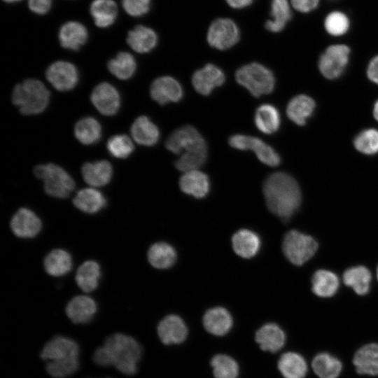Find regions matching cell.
<instances>
[{"mask_svg": "<svg viewBox=\"0 0 378 378\" xmlns=\"http://www.w3.org/2000/svg\"><path fill=\"white\" fill-rule=\"evenodd\" d=\"M41 358L47 361L46 371L54 378H65L79 367V346L72 339L57 335L46 343Z\"/></svg>", "mask_w": 378, "mask_h": 378, "instance_id": "2", "label": "cell"}, {"mask_svg": "<svg viewBox=\"0 0 378 378\" xmlns=\"http://www.w3.org/2000/svg\"><path fill=\"white\" fill-rule=\"evenodd\" d=\"M148 259L153 267L157 269H167L174 264L176 253L170 244L158 242L150 247Z\"/></svg>", "mask_w": 378, "mask_h": 378, "instance_id": "35", "label": "cell"}, {"mask_svg": "<svg viewBox=\"0 0 378 378\" xmlns=\"http://www.w3.org/2000/svg\"><path fill=\"white\" fill-rule=\"evenodd\" d=\"M315 108L314 101L307 95L299 94L288 102L286 113L288 118L298 125H304Z\"/></svg>", "mask_w": 378, "mask_h": 378, "instance_id": "30", "label": "cell"}, {"mask_svg": "<svg viewBox=\"0 0 378 378\" xmlns=\"http://www.w3.org/2000/svg\"><path fill=\"white\" fill-rule=\"evenodd\" d=\"M90 12L98 27L106 28L115 22L118 6L113 0H94L90 4Z\"/></svg>", "mask_w": 378, "mask_h": 378, "instance_id": "29", "label": "cell"}, {"mask_svg": "<svg viewBox=\"0 0 378 378\" xmlns=\"http://www.w3.org/2000/svg\"><path fill=\"white\" fill-rule=\"evenodd\" d=\"M52 0H28V6L31 12L37 15H45L49 12Z\"/></svg>", "mask_w": 378, "mask_h": 378, "instance_id": "48", "label": "cell"}, {"mask_svg": "<svg viewBox=\"0 0 378 378\" xmlns=\"http://www.w3.org/2000/svg\"><path fill=\"white\" fill-rule=\"evenodd\" d=\"M229 145L238 150H253L262 163L275 167L279 164L281 158L275 150L262 140L254 136L234 134L229 138Z\"/></svg>", "mask_w": 378, "mask_h": 378, "instance_id": "9", "label": "cell"}, {"mask_svg": "<svg viewBox=\"0 0 378 378\" xmlns=\"http://www.w3.org/2000/svg\"><path fill=\"white\" fill-rule=\"evenodd\" d=\"M278 368L285 378H304L307 371L305 360L295 352L282 354L278 361Z\"/></svg>", "mask_w": 378, "mask_h": 378, "instance_id": "33", "label": "cell"}, {"mask_svg": "<svg viewBox=\"0 0 378 378\" xmlns=\"http://www.w3.org/2000/svg\"><path fill=\"white\" fill-rule=\"evenodd\" d=\"M3 1L6 3L11 4V3H16V2L20 1L21 0H3Z\"/></svg>", "mask_w": 378, "mask_h": 378, "instance_id": "53", "label": "cell"}, {"mask_svg": "<svg viewBox=\"0 0 378 378\" xmlns=\"http://www.w3.org/2000/svg\"><path fill=\"white\" fill-rule=\"evenodd\" d=\"M354 144L362 153L373 155L378 153V131L374 129L362 131L354 139Z\"/></svg>", "mask_w": 378, "mask_h": 378, "instance_id": "44", "label": "cell"}, {"mask_svg": "<svg viewBox=\"0 0 378 378\" xmlns=\"http://www.w3.org/2000/svg\"><path fill=\"white\" fill-rule=\"evenodd\" d=\"M293 8L301 13H308L315 9L319 0H290Z\"/></svg>", "mask_w": 378, "mask_h": 378, "instance_id": "49", "label": "cell"}, {"mask_svg": "<svg viewBox=\"0 0 378 378\" xmlns=\"http://www.w3.org/2000/svg\"><path fill=\"white\" fill-rule=\"evenodd\" d=\"M107 149L112 156L123 159L132 154L134 150V145L127 135L118 134L108 139Z\"/></svg>", "mask_w": 378, "mask_h": 378, "instance_id": "45", "label": "cell"}, {"mask_svg": "<svg viewBox=\"0 0 378 378\" xmlns=\"http://www.w3.org/2000/svg\"><path fill=\"white\" fill-rule=\"evenodd\" d=\"M34 172L43 181L46 192L52 197L66 198L75 188L73 178L58 165L52 163L37 165Z\"/></svg>", "mask_w": 378, "mask_h": 378, "instance_id": "6", "label": "cell"}, {"mask_svg": "<svg viewBox=\"0 0 378 378\" xmlns=\"http://www.w3.org/2000/svg\"><path fill=\"white\" fill-rule=\"evenodd\" d=\"M349 54L350 49L345 45L329 46L318 61V68L322 75L328 79L338 78L348 63Z\"/></svg>", "mask_w": 378, "mask_h": 378, "instance_id": "10", "label": "cell"}, {"mask_svg": "<svg viewBox=\"0 0 378 378\" xmlns=\"http://www.w3.org/2000/svg\"><path fill=\"white\" fill-rule=\"evenodd\" d=\"M206 38L211 47L224 50L230 48L239 41L240 31L232 20L218 18L210 24Z\"/></svg>", "mask_w": 378, "mask_h": 378, "instance_id": "8", "label": "cell"}, {"mask_svg": "<svg viewBox=\"0 0 378 378\" xmlns=\"http://www.w3.org/2000/svg\"><path fill=\"white\" fill-rule=\"evenodd\" d=\"M233 321L230 312L222 307L207 310L203 316V325L207 332L216 336H223L232 326Z\"/></svg>", "mask_w": 378, "mask_h": 378, "instance_id": "20", "label": "cell"}, {"mask_svg": "<svg viewBox=\"0 0 378 378\" xmlns=\"http://www.w3.org/2000/svg\"><path fill=\"white\" fill-rule=\"evenodd\" d=\"M211 365L216 378H237L239 374L237 363L227 355L214 356L211 360Z\"/></svg>", "mask_w": 378, "mask_h": 378, "instance_id": "43", "label": "cell"}, {"mask_svg": "<svg viewBox=\"0 0 378 378\" xmlns=\"http://www.w3.org/2000/svg\"><path fill=\"white\" fill-rule=\"evenodd\" d=\"M72 258L70 254L63 249H55L45 258L44 267L51 276H60L67 274L71 269Z\"/></svg>", "mask_w": 378, "mask_h": 378, "instance_id": "38", "label": "cell"}, {"mask_svg": "<svg viewBox=\"0 0 378 378\" xmlns=\"http://www.w3.org/2000/svg\"><path fill=\"white\" fill-rule=\"evenodd\" d=\"M158 335L164 344H180L187 337L188 328L183 319L176 315L165 316L158 326Z\"/></svg>", "mask_w": 378, "mask_h": 378, "instance_id": "15", "label": "cell"}, {"mask_svg": "<svg viewBox=\"0 0 378 378\" xmlns=\"http://www.w3.org/2000/svg\"><path fill=\"white\" fill-rule=\"evenodd\" d=\"M42 227L39 218L30 209H20L13 216L10 227L18 237L32 238L38 234Z\"/></svg>", "mask_w": 378, "mask_h": 378, "instance_id": "16", "label": "cell"}, {"mask_svg": "<svg viewBox=\"0 0 378 378\" xmlns=\"http://www.w3.org/2000/svg\"><path fill=\"white\" fill-rule=\"evenodd\" d=\"M225 80V76L222 69L213 64H206L192 76L195 90L204 96L210 94L214 88L221 86Z\"/></svg>", "mask_w": 378, "mask_h": 378, "instance_id": "14", "label": "cell"}, {"mask_svg": "<svg viewBox=\"0 0 378 378\" xmlns=\"http://www.w3.org/2000/svg\"><path fill=\"white\" fill-rule=\"evenodd\" d=\"M181 190L186 194L197 198L205 197L209 190L208 176L198 170L184 172L179 180Z\"/></svg>", "mask_w": 378, "mask_h": 378, "instance_id": "22", "label": "cell"}, {"mask_svg": "<svg viewBox=\"0 0 378 378\" xmlns=\"http://www.w3.org/2000/svg\"><path fill=\"white\" fill-rule=\"evenodd\" d=\"M237 82L254 97L271 93L275 85V78L270 69L258 62L241 66L235 73Z\"/></svg>", "mask_w": 378, "mask_h": 378, "instance_id": "5", "label": "cell"}, {"mask_svg": "<svg viewBox=\"0 0 378 378\" xmlns=\"http://www.w3.org/2000/svg\"><path fill=\"white\" fill-rule=\"evenodd\" d=\"M85 181L94 187L106 185L111 179L113 169L106 160L85 163L81 169Z\"/></svg>", "mask_w": 378, "mask_h": 378, "instance_id": "25", "label": "cell"}, {"mask_svg": "<svg viewBox=\"0 0 378 378\" xmlns=\"http://www.w3.org/2000/svg\"><path fill=\"white\" fill-rule=\"evenodd\" d=\"M367 75L372 82L378 85V55L370 62L367 69Z\"/></svg>", "mask_w": 378, "mask_h": 378, "instance_id": "50", "label": "cell"}, {"mask_svg": "<svg viewBox=\"0 0 378 378\" xmlns=\"http://www.w3.org/2000/svg\"><path fill=\"white\" fill-rule=\"evenodd\" d=\"M97 310L94 300L86 295H78L71 299L66 305V313L70 320L76 324L89 323Z\"/></svg>", "mask_w": 378, "mask_h": 378, "instance_id": "17", "label": "cell"}, {"mask_svg": "<svg viewBox=\"0 0 378 378\" xmlns=\"http://www.w3.org/2000/svg\"><path fill=\"white\" fill-rule=\"evenodd\" d=\"M377 279H378V267H377Z\"/></svg>", "mask_w": 378, "mask_h": 378, "instance_id": "54", "label": "cell"}, {"mask_svg": "<svg viewBox=\"0 0 378 378\" xmlns=\"http://www.w3.org/2000/svg\"><path fill=\"white\" fill-rule=\"evenodd\" d=\"M74 204L79 210L94 214L105 206L106 201L101 192L94 188H85L77 192L73 200Z\"/></svg>", "mask_w": 378, "mask_h": 378, "instance_id": "32", "label": "cell"}, {"mask_svg": "<svg viewBox=\"0 0 378 378\" xmlns=\"http://www.w3.org/2000/svg\"><path fill=\"white\" fill-rule=\"evenodd\" d=\"M263 194L269 210L284 221L291 218L301 203L297 181L285 172L270 175L263 183Z\"/></svg>", "mask_w": 378, "mask_h": 378, "instance_id": "1", "label": "cell"}, {"mask_svg": "<svg viewBox=\"0 0 378 378\" xmlns=\"http://www.w3.org/2000/svg\"><path fill=\"white\" fill-rule=\"evenodd\" d=\"M74 133L76 139L80 143L90 145L97 143L100 139L102 127L95 118L85 117L76 124Z\"/></svg>", "mask_w": 378, "mask_h": 378, "instance_id": "41", "label": "cell"}, {"mask_svg": "<svg viewBox=\"0 0 378 378\" xmlns=\"http://www.w3.org/2000/svg\"><path fill=\"white\" fill-rule=\"evenodd\" d=\"M103 345L109 353L111 366L127 375L136 372L142 349L134 337L120 332L114 333L105 340Z\"/></svg>", "mask_w": 378, "mask_h": 378, "instance_id": "3", "label": "cell"}, {"mask_svg": "<svg viewBox=\"0 0 378 378\" xmlns=\"http://www.w3.org/2000/svg\"><path fill=\"white\" fill-rule=\"evenodd\" d=\"M131 134L136 143L147 146L155 145L160 137L158 127L145 115L139 116L134 121Z\"/></svg>", "mask_w": 378, "mask_h": 378, "instance_id": "28", "label": "cell"}, {"mask_svg": "<svg viewBox=\"0 0 378 378\" xmlns=\"http://www.w3.org/2000/svg\"><path fill=\"white\" fill-rule=\"evenodd\" d=\"M49 99V90L41 81L36 79H27L18 84L12 94L13 103L24 115L41 113L47 107Z\"/></svg>", "mask_w": 378, "mask_h": 378, "instance_id": "4", "label": "cell"}, {"mask_svg": "<svg viewBox=\"0 0 378 378\" xmlns=\"http://www.w3.org/2000/svg\"><path fill=\"white\" fill-rule=\"evenodd\" d=\"M225 1L233 8H243L251 5L253 0H225Z\"/></svg>", "mask_w": 378, "mask_h": 378, "instance_id": "51", "label": "cell"}, {"mask_svg": "<svg viewBox=\"0 0 378 378\" xmlns=\"http://www.w3.org/2000/svg\"><path fill=\"white\" fill-rule=\"evenodd\" d=\"M312 291L321 298H329L335 294L339 287L337 275L328 270L316 271L312 279Z\"/></svg>", "mask_w": 378, "mask_h": 378, "instance_id": "34", "label": "cell"}, {"mask_svg": "<svg viewBox=\"0 0 378 378\" xmlns=\"http://www.w3.org/2000/svg\"><path fill=\"white\" fill-rule=\"evenodd\" d=\"M234 251L244 258L253 257L258 252L261 241L259 236L254 232L241 229L236 232L232 237Z\"/></svg>", "mask_w": 378, "mask_h": 378, "instance_id": "27", "label": "cell"}, {"mask_svg": "<svg viewBox=\"0 0 378 378\" xmlns=\"http://www.w3.org/2000/svg\"><path fill=\"white\" fill-rule=\"evenodd\" d=\"M282 248L285 256L290 262L302 265L314 255L318 243L311 236L292 230L286 234Z\"/></svg>", "mask_w": 378, "mask_h": 378, "instance_id": "7", "label": "cell"}, {"mask_svg": "<svg viewBox=\"0 0 378 378\" xmlns=\"http://www.w3.org/2000/svg\"><path fill=\"white\" fill-rule=\"evenodd\" d=\"M100 275L101 271L99 264L93 260H88L78 269L76 281L82 290L89 293L97 288Z\"/></svg>", "mask_w": 378, "mask_h": 378, "instance_id": "37", "label": "cell"}, {"mask_svg": "<svg viewBox=\"0 0 378 378\" xmlns=\"http://www.w3.org/2000/svg\"><path fill=\"white\" fill-rule=\"evenodd\" d=\"M371 273L364 266H356L346 270L343 274L345 285L351 287L358 295H365L370 289Z\"/></svg>", "mask_w": 378, "mask_h": 378, "instance_id": "39", "label": "cell"}, {"mask_svg": "<svg viewBox=\"0 0 378 378\" xmlns=\"http://www.w3.org/2000/svg\"><path fill=\"white\" fill-rule=\"evenodd\" d=\"M127 43L136 52L146 53L156 46L158 36L151 28L138 25L128 31Z\"/></svg>", "mask_w": 378, "mask_h": 378, "instance_id": "23", "label": "cell"}, {"mask_svg": "<svg viewBox=\"0 0 378 378\" xmlns=\"http://www.w3.org/2000/svg\"><path fill=\"white\" fill-rule=\"evenodd\" d=\"M255 340L262 350L274 353L284 346L286 335L278 325L269 323L257 330Z\"/></svg>", "mask_w": 378, "mask_h": 378, "instance_id": "21", "label": "cell"}, {"mask_svg": "<svg viewBox=\"0 0 378 378\" xmlns=\"http://www.w3.org/2000/svg\"><path fill=\"white\" fill-rule=\"evenodd\" d=\"M107 66L113 76L121 80H127L134 74L136 64L130 53L120 52L108 61Z\"/></svg>", "mask_w": 378, "mask_h": 378, "instance_id": "42", "label": "cell"}, {"mask_svg": "<svg viewBox=\"0 0 378 378\" xmlns=\"http://www.w3.org/2000/svg\"><path fill=\"white\" fill-rule=\"evenodd\" d=\"M254 121L256 127L262 133L271 134L280 126V115L276 107L269 104L258 106L255 112Z\"/></svg>", "mask_w": 378, "mask_h": 378, "instance_id": "31", "label": "cell"}, {"mask_svg": "<svg viewBox=\"0 0 378 378\" xmlns=\"http://www.w3.org/2000/svg\"><path fill=\"white\" fill-rule=\"evenodd\" d=\"M151 98L160 105L179 102L183 96L180 83L171 76L156 78L150 88Z\"/></svg>", "mask_w": 378, "mask_h": 378, "instance_id": "12", "label": "cell"}, {"mask_svg": "<svg viewBox=\"0 0 378 378\" xmlns=\"http://www.w3.org/2000/svg\"><path fill=\"white\" fill-rule=\"evenodd\" d=\"M270 14L272 18L265 22V28L274 33L282 31L292 17L288 1L272 0Z\"/></svg>", "mask_w": 378, "mask_h": 378, "instance_id": "36", "label": "cell"}, {"mask_svg": "<svg viewBox=\"0 0 378 378\" xmlns=\"http://www.w3.org/2000/svg\"><path fill=\"white\" fill-rule=\"evenodd\" d=\"M324 26L328 34L339 36L348 31L349 20L344 13L340 11H333L326 16Z\"/></svg>", "mask_w": 378, "mask_h": 378, "instance_id": "46", "label": "cell"}, {"mask_svg": "<svg viewBox=\"0 0 378 378\" xmlns=\"http://www.w3.org/2000/svg\"><path fill=\"white\" fill-rule=\"evenodd\" d=\"M46 75L52 85L59 91L73 89L78 81L76 67L66 61H57L51 64L47 69Z\"/></svg>", "mask_w": 378, "mask_h": 378, "instance_id": "11", "label": "cell"}, {"mask_svg": "<svg viewBox=\"0 0 378 378\" xmlns=\"http://www.w3.org/2000/svg\"><path fill=\"white\" fill-rule=\"evenodd\" d=\"M353 363L358 373L378 375V344L363 346L355 354Z\"/></svg>", "mask_w": 378, "mask_h": 378, "instance_id": "24", "label": "cell"}, {"mask_svg": "<svg viewBox=\"0 0 378 378\" xmlns=\"http://www.w3.org/2000/svg\"><path fill=\"white\" fill-rule=\"evenodd\" d=\"M373 115L374 118L378 121V101L374 104L373 108Z\"/></svg>", "mask_w": 378, "mask_h": 378, "instance_id": "52", "label": "cell"}, {"mask_svg": "<svg viewBox=\"0 0 378 378\" xmlns=\"http://www.w3.org/2000/svg\"><path fill=\"white\" fill-rule=\"evenodd\" d=\"M203 139L194 127L186 125L174 131L168 137L165 146L169 151L179 154Z\"/></svg>", "mask_w": 378, "mask_h": 378, "instance_id": "19", "label": "cell"}, {"mask_svg": "<svg viewBox=\"0 0 378 378\" xmlns=\"http://www.w3.org/2000/svg\"><path fill=\"white\" fill-rule=\"evenodd\" d=\"M206 157L207 146L203 139L184 150L175 162V167L183 172L197 170L205 163Z\"/></svg>", "mask_w": 378, "mask_h": 378, "instance_id": "26", "label": "cell"}, {"mask_svg": "<svg viewBox=\"0 0 378 378\" xmlns=\"http://www.w3.org/2000/svg\"><path fill=\"white\" fill-rule=\"evenodd\" d=\"M88 37L86 27L77 21H69L63 24L58 34L60 45L71 50H78L85 43Z\"/></svg>", "mask_w": 378, "mask_h": 378, "instance_id": "18", "label": "cell"}, {"mask_svg": "<svg viewBox=\"0 0 378 378\" xmlns=\"http://www.w3.org/2000/svg\"><path fill=\"white\" fill-rule=\"evenodd\" d=\"M90 99L95 108L104 115L115 114L120 104L118 92L113 85L106 82L94 88Z\"/></svg>", "mask_w": 378, "mask_h": 378, "instance_id": "13", "label": "cell"}, {"mask_svg": "<svg viewBox=\"0 0 378 378\" xmlns=\"http://www.w3.org/2000/svg\"><path fill=\"white\" fill-rule=\"evenodd\" d=\"M312 367L320 378H337L342 371L339 359L328 353H320L313 359Z\"/></svg>", "mask_w": 378, "mask_h": 378, "instance_id": "40", "label": "cell"}, {"mask_svg": "<svg viewBox=\"0 0 378 378\" xmlns=\"http://www.w3.org/2000/svg\"><path fill=\"white\" fill-rule=\"evenodd\" d=\"M151 0H122L125 12L132 17H141L146 14L150 8Z\"/></svg>", "mask_w": 378, "mask_h": 378, "instance_id": "47", "label": "cell"}]
</instances>
